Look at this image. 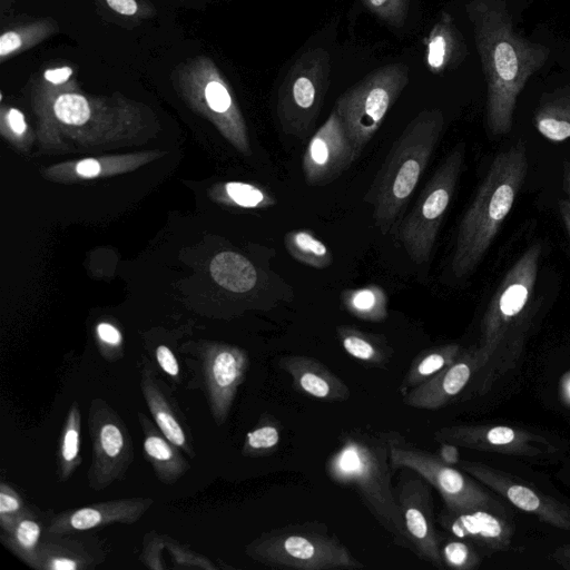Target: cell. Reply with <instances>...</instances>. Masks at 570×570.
I'll use <instances>...</instances> for the list:
<instances>
[{"instance_id": "1", "label": "cell", "mask_w": 570, "mask_h": 570, "mask_svg": "<svg viewBox=\"0 0 570 570\" xmlns=\"http://www.w3.org/2000/svg\"><path fill=\"white\" fill-rule=\"evenodd\" d=\"M465 11L487 82V128L500 137L510 132L518 97L550 51L515 31L503 0H471Z\"/></svg>"}, {"instance_id": "2", "label": "cell", "mask_w": 570, "mask_h": 570, "mask_svg": "<svg viewBox=\"0 0 570 570\" xmlns=\"http://www.w3.org/2000/svg\"><path fill=\"white\" fill-rule=\"evenodd\" d=\"M527 144L519 140L492 159L475 195L463 214L451 258L455 278L471 275L482 262L528 175Z\"/></svg>"}, {"instance_id": "3", "label": "cell", "mask_w": 570, "mask_h": 570, "mask_svg": "<svg viewBox=\"0 0 570 570\" xmlns=\"http://www.w3.org/2000/svg\"><path fill=\"white\" fill-rule=\"evenodd\" d=\"M439 108L421 110L394 140L364 202L373 207V219L385 235L400 222L444 130Z\"/></svg>"}, {"instance_id": "4", "label": "cell", "mask_w": 570, "mask_h": 570, "mask_svg": "<svg viewBox=\"0 0 570 570\" xmlns=\"http://www.w3.org/2000/svg\"><path fill=\"white\" fill-rule=\"evenodd\" d=\"M325 468L333 482L356 489L364 504L395 544L410 549L391 483L393 471L385 433L350 432L331 454Z\"/></svg>"}, {"instance_id": "5", "label": "cell", "mask_w": 570, "mask_h": 570, "mask_svg": "<svg viewBox=\"0 0 570 570\" xmlns=\"http://www.w3.org/2000/svg\"><path fill=\"white\" fill-rule=\"evenodd\" d=\"M245 554L264 566L296 570L362 569L363 563L326 527L287 525L250 541Z\"/></svg>"}, {"instance_id": "6", "label": "cell", "mask_w": 570, "mask_h": 570, "mask_svg": "<svg viewBox=\"0 0 570 570\" xmlns=\"http://www.w3.org/2000/svg\"><path fill=\"white\" fill-rule=\"evenodd\" d=\"M409 76V67L403 62L384 65L337 98L333 108L360 155L407 86Z\"/></svg>"}, {"instance_id": "7", "label": "cell", "mask_w": 570, "mask_h": 570, "mask_svg": "<svg viewBox=\"0 0 570 570\" xmlns=\"http://www.w3.org/2000/svg\"><path fill=\"white\" fill-rule=\"evenodd\" d=\"M465 157L458 142L435 169L399 227V239L415 264L430 259L441 224L455 193Z\"/></svg>"}, {"instance_id": "8", "label": "cell", "mask_w": 570, "mask_h": 570, "mask_svg": "<svg viewBox=\"0 0 570 570\" xmlns=\"http://www.w3.org/2000/svg\"><path fill=\"white\" fill-rule=\"evenodd\" d=\"M331 57L324 48L303 52L279 86L276 116L283 131L304 141L313 132L330 85Z\"/></svg>"}, {"instance_id": "9", "label": "cell", "mask_w": 570, "mask_h": 570, "mask_svg": "<svg viewBox=\"0 0 570 570\" xmlns=\"http://www.w3.org/2000/svg\"><path fill=\"white\" fill-rule=\"evenodd\" d=\"M173 79L177 91L187 102L213 117L240 150L248 149L240 110L228 82L212 58L199 55L183 61L175 68Z\"/></svg>"}, {"instance_id": "10", "label": "cell", "mask_w": 570, "mask_h": 570, "mask_svg": "<svg viewBox=\"0 0 570 570\" xmlns=\"http://www.w3.org/2000/svg\"><path fill=\"white\" fill-rule=\"evenodd\" d=\"M88 429L91 463L87 483L91 490L102 491L127 473L134 461L132 440L120 415L101 397L89 404Z\"/></svg>"}, {"instance_id": "11", "label": "cell", "mask_w": 570, "mask_h": 570, "mask_svg": "<svg viewBox=\"0 0 570 570\" xmlns=\"http://www.w3.org/2000/svg\"><path fill=\"white\" fill-rule=\"evenodd\" d=\"M196 363L212 417L216 425L222 426L245 380L248 355L235 345L208 343L199 350Z\"/></svg>"}, {"instance_id": "12", "label": "cell", "mask_w": 570, "mask_h": 570, "mask_svg": "<svg viewBox=\"0 0 570 570\" xmlns=\"http://www.w3.org/2000/svg\"><path fill=\"white\" fill-rule=\"evenodd\" d=\"M402 472L394 492L410 550L420 559L440 567L442 557L428 481L413 470L404 468Z\"/></svg>"}, {"instance_id": "13", "label": "cell", "mask_w": 570, "mask_h": 570, "mask_svg": "<svg viewBox=\"0 0 570 570\" xmlns=\"http://www.w3.org/2000/svg\"><path fill=\"white\" fill-rule=\"evenodd\" d=\"M360 156L333 108L308 139L302 160L305 183L312 187L326 186L345 173Z\"/></svg>"}, {"instance_id": "14", "label": "cell", "mask_w": 570, "mask_h": 570, "mask_svg": "<svg viewBox=\"0 0 570 570\" xmlns=\"http://www.w3.org/2000/svg\"><path fill=\"white\" fill-rule=\"evenodd\" d=\"M389 442L392 471L410 469L423 476L442 495L451 509H462L466 503L465 478L439 455L432 454L405 441L396 432L385 433Z\"/></svg>"}, {"instance_id": "15", "label": "cell", "mask_w": 570, "mask_h": 570, "mask_svg": "<svg viewBox=\"0 0 570 570\" xmlns=\"http://www.w3.org/2000/svg\"><path fill=\"white\" fill-rule=\"evenodd\" d=\"M148 497L120 498L69 509L50 517L46 534L83 532L115 523H136L151 508Z\"/></svg>"}, {"instance_id": "16", "label": "cell", "mask_w": 570, "mask_h": 570, "mask_svg": "<svg viewBox=\"0 0 570 570\" xmlns=\"http://www.w3.org/2000/svg\"><path fill=\"white\" fill-rule=\"evenodd\" d=\"M80 532L46 534L40 547L37 570H91L106 560L97 539Z\"/></svg>"}, {"instance_id": "17", "label": "cell", "mask_w": 570, "mask_h": 570, "mask_svg": "<svg viewBox=\"0 0 570 570\" xmlns=\"http://www.w3.org/2000/svg\"><path fill=\"white\" fill-rule=\"evenodd\" d=\"M292 379L294 389L323 402H344L351 391L346 383L318 360L306 355H284L277 361Z\"/></svg>"}, {"instance_id": "18", "label": "cell", "mask_w": 570, "mask_h": 570, "mask_svg": "<svg viewBox=\"0 0 570 570\" xmlns=\"http://www.w3.org/2000/svg\"><path fill=\"white\" fill-rule=\"evenodd\" d=\"M140 390L153 421L161 433L185 454L195 456L191 435L175 404L165 393L154 371L145 363L140 373Z\"/></svg>"}, {"instance_id": "19", "label": "cell", "mask_w": 570, "mask_h": 570, "mask_svg": "<svg viewBox=\"0 0 570 570\" xmlns=\"http://www.w3.org/2000/svg\"><path fill=\"white\" fill-rule=\"evenodd\" d=\"M142 431V449L159 482L171 485L178 482L190 469L181 450L170 442L142 412L137 414Z\"/></svg>"}, {"instance_id": "20", "label": "cell", "mask_w": 570, "mask_h": 570, "mask_svg": "<svg viewBox=\"0 0 570 570\" xmlns=\"http://www.w3.org/2000/svg\"><path fill=\"white\" fill-rule=\"evenodd\" d=\"M471 366L464 360L449 364L435 375L403 395L411 407L435 410L456 395L468 383Z\"/></svg>"}, {"instance_id": "21", "label": "cell", "mask_w": 570, "mask_h": 570, "mask_svg": "<svg viewBox=\"0 0 570 570\" xmlns=\"http://www.w3.org/2000/svg\"><path fill=\"white\" fill-rule=\"evenodd\" d=\"M424 42L426 65L433 73L458 67L466 56L464 39L448 12H442Z\"/></svg>"}, {"instance_id": "22", "label": "cell", "mask_w": 570, "mask_h": 570, "mask_svg": "<svg viewBox=\"0 0 570 570\" xmlns=\"http://www.w3.org/2000/svg\"><path fill=\"white\" fill-rule=\"evenodd\" d=\"M533 124L538 132L550 141L570 139V88H560L542 96Z\"/></svg>"}, {"instance_id": "23", "label": "cell", "mask_w": 570, "mask_h": 570, "mask_svg": "<svg viewBox=\"0 0 570 570\" xmlns=\"http://www.w3.org/2000/svg\"><path fill=\"white\" fill-rule=\"evenodd\" d=\"M58 32L59 24L51 17L29 20L3 29L0 35V63L40 45Z\"/></svg>"}, {"instance_id": "24", "label": "cell", "mask_w": 570, "mask_h": 570, "mask_svg": "<svg viewBox=\"0 0 570 570\" xmlns=\"http://www.w3.org/2000/svg\"><path fill=\"white\" fill-rule=\"evenodd\" d=\"M46 533V525L33 511H29L8 531L0 532L2 544L24 564L37 570L39 547Z\"/></svg>"}, {"instance_id": "25", "label": "cell", "mask_w": 570, "mask_h": 570, "mask_svg": "<svg viewBox=\"0 0 570 570\" xmlns=\"http://www.w3.org/2000/svg\"><path fill=\"white\" fill-rule=\"evenodd\" d=\"M336 335L343 350L365 364L385 366L392 358L393 348L384 336L350 325L337 326Z\"/></svg>"}, {"instance_id": "26", "label": "cell", "mask_w": 570, "mask_h": 570, "mask_svg": "<svg viewBox=\"0 0 570 570\" xmlns=\"http://www.w3.org/2000/svg\"><path fill=\"white\" fill-rule=\"evenodd\" d=\"M210 274L214 281L234 293H245L257 283V272L254 265L243 255L234 252H222L210 263Z\"/></svg>"}, {"instance_id": "27", "label": "cell", "mask_w": 570, "mask_h": 570, "mask_svg": "<svg viewBox=\"0 0 570 570\" xmlns=\"http://www.w3.org/2000/svg\"><path fill=\"white\" fill-rule=\"evenodd\" d=\"M341 303L352 316L365 322L381 323L389 316L387 294L376 284L344 289Z\"/></svg>"}, {"instance_id": "28", "label": "cell", "mask_w": 570, "mask_h": 570, "mask_svg": "<svg viewBox=\"0 0 570 570\" xmlns=\"http://www.w3.org/2000/svg\"><path fill=\"white\" fill-rule=\"evenodd\" d=\"M81 413L78 402L71 403L59 440L57 476L59 482L68 481L82 462L80 454Z\"/></svg>"}, {"instance_id": "29", "label": "cell", "mask_w": 570, "mask_h": 570, "mask_svg": "<svg viewBox=\"0 0 570 570\" xmlns=\"http://www.w3.org/2000/svg\"><path fill=\"white\" fill-rule=\"evenodd\" d=\"M458 347L443 345L426 348L419 353L412 361L399 391L402 395L422 384L438 372L446 367L456 355Z\"/></svg>"}, {"instance_id": "30", "label": "cell", "mask_w": 570, "mask_h": 570, "mask_svg": "<svg viewBox=\"0 0 570 570\" xmlns=\"http://www.w3.org/2000/svg\"><path fill=\"white\" fill-rule=\"evenodd\" d=\"M284 246L295 261L306 266L324 269L333 263V254L327 245L308 229L287 232Z\"/></svg>"}, {"instance_id": "31", "label": "cell", "mask_w": 570, "mask_h": 570, "mask_svg": "<svg viewBox=\"0 0 570 570\" xmlns=\"http://www.w3.org/2000/svg\"><path fill=\"white\" fill-rule=\"evenodd\" d=\"M101 17L120 26H138L156 14L149 0H92Z\"/></svg>"}, {"instance_id": "32", "label": "cell", "mask_w": 570, "mask_h": 570, "mask_svg": "<svg viewBox=\"0 0 570 570\" xmlns=\"http://www.w3.org/2000/svg\"><path fill=\"white\" fill-rule=\"evenodd\" d=\"M282 439L281 423L269 414H263L256 425L246 433L242 455L261 458L272 454Z\"/></svg>"}, {"instance_id": "33", "label": "cell", "mask_w": 570, "mask_h": 570, "mask_svg": "<svg viewBox=\"0 0 570 570\" xmlns=\"http://www.w3.org/2000/svg\"><path fill=\"white\" fill-rule=\"evenodd\" d=\"M444 527L458 538H497L502 531L500 522L493 515L481 511L461 513Z\"/></svg>"}, {"instance_id": "34", "label": "cell", "mask_w": 570, "mask_h": 570, "mask_svg": "<svg viewBox=\"0 0 570 570\" xmlns=\"http://www.w3.org/2000/svg\"><path fill=\"white\" fill-rule=\"evenodd\" d=\"M225 191L230 202L243 208L262 209L277 203L272 194L253 184L230 181L225 185Z\"/></svg>"}, {"instance_id": "35", "label": "cell", "mask_w": 570, "mask_h": 570, "mask_svg": "<svg viewBox=\"0 0 570 570\" xmlns=\"http://www.w3.org/2000/svg\"><path fill=\"white\" fill-rule=\"evenodd\" d=\"M364 8L386 24L401 29L407 19L410 0H362Z\"/></svg>"}, {"instance_id": "36", "label": "cell", "mask_w": 570, "mask_h": 570, "mask_svg": "<svg viewBox=\"0 0 570 570\" xmlns=\"http://www.w3.org/2000/svg\"><path fill=\"white\" fill-rule=\"evenodd\" d=\"M165 549L171 557L173 567L175 569H199V570H215L217 567L213 561L191 550L181 542L175 540L169 535H164Z\"/></svg>"}, {"instance_id": "37", "label": "cell", "mask_w": 570, "mask_h": 570, "mask_svg": "<svg viewBox=\"0 0 570 570\" xmlns=\"http://www.w3.org/2000/svg\"><path fill=\"white\" fill-rule=\"evenodd\" d=\"M31 511L19 492L9 483H0V529L8 531L18 519Z\"/></svg>"}, {"instance_id": "38", "label": "cell", "mask_w": 570, "mask_h": 570, "mask_svg": "<svg viewBox=\"0 0 570 570\" xmlns=\"http://www.w3.org/2000/svg\"><path fill=\"white\" fill-rule=\"evenodd\" d=\"M165 534L156 531H149L145 534L142 549L140 552V562L150 570H164L161 551L165 549Z\"/></svg>"}, {"instance_id": "39", "label": "cell", "mask_w": 570, "mask_h": 570, "mask_svg": "<svg viewBox=\"0 0 570 570\" xmlns=\"http://www.w3.org/2000/svg\"><path fill=\"white\" fill-rule=\"evenodd\" d=\"M97 338L101 345V354L108 362H116L121 357L122 335L110 323H99L96 328Z\"/></svg>"}, {"instance_id": "40", "label": "cell", "mask_w": 570, "mask_h": 570, "mask_svg": "<svg viewBox=\"0 0 570 570\" xmlns=\"http://www.w3.org/2000/svg\"><path fill=\"white\" fill-rule=\"evenodd\" d=\"M442 560L452 568H463L470 560V550L461 541H450L441 550Z\"/></svg>"}, {"instance_id": "41", "label": "cell", "mask_w": 570, "mask_h": 570, "mask_svg": "<svg viewBox=\"0 0 570 570\" xmlns=\"http://www.w3.org/2000/svg\"><path fill=\"white\" fill-rule=\"evenodd\" d=\"M507 495L514 505L524 511H534L540 505V500L537 494L522 485L510 487Z\"/></svg>"}, {"instance_id": "42", "label": "cell", "mask_w": 570, "mask_h": 570, "mask_svg": "<svg viewBox=\"0 0 570 570\" xmlns=\"http://www.w3.org/2000/svg\"><path fill=\"white\" fill-rule=\"evenodd\" d=\"M156 362L158 366L176 383L180 382L179 363L173 351L166 345H159L156 348Z\"/></svg>"}, {"instance_id": "43", "label": "cell", "mask_w": 570, "mask_h": 570, "mask_svg": "<svg viewBox=\"0 0 570 570\" xmlns=\"http://www.w3.org/2000/svg\"><path fill=\"white\" fill-rule=\"evenodd\" d=\"M4 120L16 135H21L27 129L23 114L17 108H8L3 112Z\"/></svg>"}, {"instance_id": "44", "label": "cell", "mask_w": 570, "mask_h": 570, "mask_svg": "<svg viewBox=\"0 0 570 570\" xmlns=\"http://www.w3.org/2000/svg\"><path fill=\"white\" fill-rule=\"evenodd\" d=\"M487 439L491 444H508L514 440V432L507 426H495L488 432Z\"/></svg>"}, {"instance_id": "45", "label": "cell", "mask_w": 570, "mask_h": 570, "mask_svg": "<svg viewBox=\"0 0 570 570\" xmlns=\"http://www.w3.org/2000/svg\"><path fill=\"white\" fill-rule=\"evenodd\" d=\"M76 170L82 177H96L100 173V164L96 159L87 158L77 164Z\"/></svg>"}, {"instance_id": "46", "label": "cell", "mask_w": 570, "mask_h": 570, "mask_svg": "<svg viewBox=\"0 0 570 570\" xmlns=\"http://www.w3.org/2000/svg\"><path fill=\"white\" fill-rule=\"evenodd\" d=\"M439 458L446 464H455L459 461V451L451 443H443L439 451Z\"/></svg>"}, {"instance_id": "47", "label": "cell", "mask_w": 570, "mask_h": 570, "mask_svg": "<svg viewBox=\"0 0 570 570\" xmlns=\"http://www.w3.org/2000/svg\"><path fill=\"white\" fill-rule=\"evenodd\" d=\"M558 209L570 242V199H560L558 202Z\"/></svg>"}, {"instance_id": "48", "label": "cell", "mask_w": 570, "mask_h": 570, "mask_svg": "<svg viewBox=\"0 0 570 570\" xmlns=\"http://www.w3.org/2000/svg\"><path fill=\"white\" fill-rule=\"evenodd\" d=\"M562 181H563V188L568 196L570 197V161H566L563 164L562 169Z\"/></svg>"}, {"instance_id": "49", "label": "cell", "mask_w": 570, "mask_h": 570, "mask_svg": "<svg viewBox=\"0 0 570 570\" xmlns=\"http://www.w3.org/2000/svg\"><path fill=\"white\" fill-rule=\"evenodd\" d=\"M3 3H10L12 2L13 0H1Z\"/></svg>"}, {"instance_id": "50", "label": "cell", "mask_w": 570, "mask_h": 570, "mask_svg": "<svg viewBox=\"0 0 570 570\" xmlns=\"http://www.w3.org/2000/svg\"><path fill=\"white\" fill-rule=\"evenodd\" d=\"M568 391H569V394H570V383H569V385H568Z\"/></svg>"}]
</instances>
